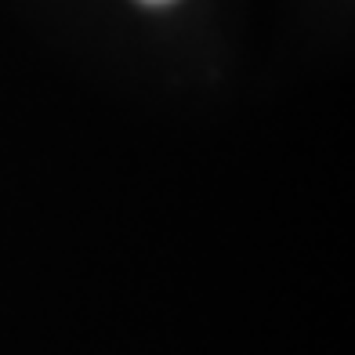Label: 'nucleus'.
Listing matches in <instances>:
<instances>
[{"label":"nucleus","mask_w":355,"mask_h":355,"mask_svg":"<svg viewBox=\"0 0 355 355\" xmlns=\"http://www.w3.org/2000/svg\"><path fill=\"white\" fill-rule=\"evenodd\" d=\"M145 4H167V0H145Z\"/></svg>","instance_id":"nucleus-1"}]
</instances>
